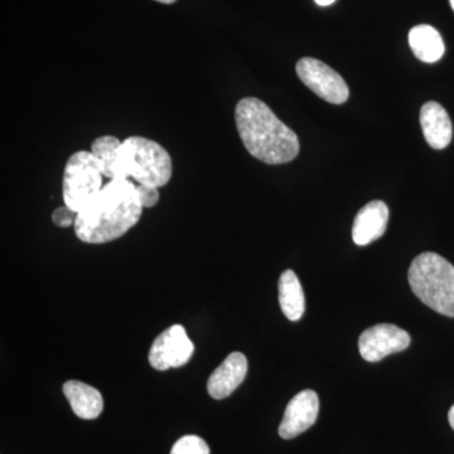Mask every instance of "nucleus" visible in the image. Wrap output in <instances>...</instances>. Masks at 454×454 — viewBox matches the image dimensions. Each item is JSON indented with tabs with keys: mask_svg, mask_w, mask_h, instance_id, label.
<instances>
[{
	"mask_svg": "<svg viewBox=\"0 0 454 454\" xmlns=\"http://www.w3.org/2000/svg\"><path fill=\"white\" fill-rule=\"evenodd\" d=\"M142 211L136 184L129 179H112L77 214L74 232L83 243H110L136 226Z\"/></svg>",
	"mask_w": 454,
	"mask_h": 454,
	"instance_id": "1",
	"label": "nucleus"
},
{
	"mask_svg": "<svg viewBox=\"0 0 454 454\" xmlns=\"http://www.w3.org/2000/svg\"><path fill=\"white\" fill-rule=\"evenodd\" d=\"M235 121L245 148L262 162L286 164L300 153L297 134L259 98H245L239 101Z\"/></svg>",
	"mask_w": 454,
	"mask_h": 454,
	"instance_id": "2",
	"label": "nucleus"
},
{
	"mask_svg": "<svg viewBox=\"0 0 454 454\" xmlns=\"http://www.w3.org/2000/svg\"><path fill=\"white\" fill-rule=\"evenodd\" d=\"M172 158L160 143L129 137L121 143L113 179L133 178L138 184L163 187L172 177Z\"/></svg>",
	"mask_w": 454,
	"mask_h": 454,
	"instance_id": "3",
	"label": "nucleus"
},
{
	"mask_svg": "<svg viewBox=\"0 0 454 454\" xmlns=\"http://www.w3.org/2000/svg\"><path fill=\"white\" fill-rule=\"evenodd\" d=\"M408 279L426 306L454 318V267L448 260L435 253L420 254L409 268Z\"/></svg>",
	"mask_w": 454,
	"mask_h": 454,
	"instance_id": "4",
	"label": "nucleus"
},
{
	"mask_svg": "<svg viewBox=\"0 0 454 454\" xmlns=\"http://www.w3.org/2000/svg\"><path fill=\"white\" fill-rule=\"evenodd\" d=\"M103 177L92 152L80 151L71 155L65 167L62 184L65 206L79 214L103 190Z\"/></svg>",
	"mask_w": 454,
	"mask_h": 454,
	"instance_id": "5",
	"label": "nucleus"
},
{
	"mask_svg": "<svg viewBox=\"0 0 454 454\" xmlns=\"http://www.w3.org/2000/svg\"><path fill=\"white\" fill-rule=\"evenodd\" d=\"M301 82L327 103L340 106L346 103L349 97L348 83L339 73L312 57H304L295 66Z\"/></svg>",
	"mask_w": 454,
	"mask_h": 454,
	"instance_id": "6",
	"label": "nucleus"
},
{
	"mask_svg": "<svg viewBox=\"0 0 454 454\" xmlns=\"http://www.w3.org/2000/svg\"><path fill=\"white\" fill-rule=\"evenodd\" d=\"M195 346L188 339L186 330L175 325L155 339L149 351V364L155 370L166 372L170 367L186 365L192 357Z\"/></svg>",
	"mask_w": 454,
	"mask_h": 454,
	"instance_id": "7",
	"label": "nucleus"
},
{
	"mask_svg": "<svg viewBox=\"0 0 454 454\" xmlns=\"http://www.w3.org/2000/svg\"><path fill=\"white\" fill-rule=\"evenodd\" d=\"M411 334L395 325L380 324L367 328L358 339L361 356L369 363H378L411 346Z\"/></svg>",
	"mask_w": 454,
	"mask_h": 454,
	"instance_id": "8",
	"label": "nucleus"
},
{
	"mask_svg": "<svg viewBox=\"0 0 454 454\" xmlns=\"http://www.w3.org/2000/svg\"><path fill=\"white\" fill-rule=\"evenodd\" d=\"M319 413V399L316 391L303 390L286 405L279 435L283 439L298 437L316 423Z\"/></svg>",
	"mask_w": 454,
	"mask_h": 454,
	"instance_id": "9",
	"label": "nucleus"
},
{
	"mask_svg": "<svg viewBox=\"0 0 454 454\" xmlns=\"http://www.w3.org/2000/svg\"><path fill=\"white\" fill-rule=\"evenodd\" d=\"M247 373V360L241 352H232L223 360L207 381L208 394L221 400L231 395L244 381Z\"/></svg>",
	"mask_w": 454,
	"mask_h": 454,
	"instance_id": "10",
	"label": "nucleus"
},
{
	"mask_svg": "<svg viewBox=\"0 0 454 454\" xmlns=\"http://www.w3.org/2000/svg\"><path fill=\"white\" fill-rule=\"evenodd\" d=\"M389 208L382 201H372L357 212L352 226L354 243L365 247L378 240L387 231Z\"/></svg>",
	"mask_w": 454,
	"mask_h": 454,
	"instance_id": "11",
	"label": "nucleus"
},
{
	"mask_svg": "<svg viewBox=\"0 0 454 454\" xmlns=\"http://www.w3.org/2000/svg\"><path fill=\"white\" fill-rule=\"evenodd\" d=\"M424 138L433 149H444L452 142L453 127L450 115L441 104L429 101L420 110Z\"/></svg>",
	"mask_w": 454,
	"mask_h": 454,
	"instance_id": "12",
	"label": "nucleus"
},
{
	"mask_svg": "<svg viewBox=\"0 0 454 454\" xmlns=\"http://www.w3.org/2000/svg\"><path fill=\"white\" fill-rule=\"evenodd\" d=\"M64 394L74 413L82 419H97L103 411L104 400L100 391L85 382L76 380L66 382Z\"/></svg>",
	"mask_w": 454,
	"mask_h": 454,
	"instance_id": "13",
	"label": "nucleus"
},
{
	"mask_svg": "<svg viewBox=\"0 0 454 454\" xmlns=\"http://www.w3.org/2000/svg\"><path fill=\"white\" fill-rule=\"evenodd\" d=\"M409 46L414 56L427 64H434L444 55L443 38L434 27L415 26L409 32Z\"/></svg>",
	"mask_w": 454,
	"mask_h": 454,
	"instance_id": "14",
	"label": "nucleus"
},
{
	"mask_svg": "<svg viewBox=\"0 0 454 454\" xmlns=\"http://www.w3.org/2000/svg\"><path fill=\"white\" fill-rule=\"evenodd\" d=\"M279 303L289 321L297 322L303 317L306 298L300 279L293 270L284 271L279 278Z\"/></svg>",
	"mask_w": 454,
	"mask_h": 454,
	"instance_id": "15",
	"label": "nucleus"
},
{
	"mask_svg": "<svg viewBox=\"0 0 454 454\" xmlns=\"http://www.w3.org/2000/svg\"><path fill=\"white\" fill-rule=\"evenodd\" d=\"M121 140L112 136H104L95 139L91 145L92 154L97 157L98 166L104 177L110 181L114 176V167L118 160L119 149H121Z\"/></svg>",
	"mask_w": 454,
	"mask_h": 454,
	"instance_id": "16",
	"label": "nucleus"
},
{
	"mask_svg": "<svg viewBox=\"0 0 454 454\" xmlns=\"http://www.w3.org/2000/svg\"><path fill=\"white\" fill-rule=\"evenodd\" d=\"M170 454H210V448L197 435H184L176 442Z\"/></svg>",
	"mask_w": 454,
	"mask_h": 454,
	"instance_id": "17",
	"label": "nucleus"
},
{
	"mask_svg": "<svg viewBox=\"0 0 454 454\" xmlns=\"http://www.w3.org/2000/svg\"><path fill=\"white\" fill-rule=\"evenodd\" d=\"M137 193H138L139 202L143 208L154 207L158 201H160V192H158L157 187L138 184L137 186Z\"/></svg>",
	"mask_w": 454,
	"mask_h": 454,
	"instance_id": "18",
	"label": "nucleus"
},
{
	"mask_svg": "<svg viewBox=\"0 0 454 454\" xmlns=\"http://www.w3.org/2000/svg\"><path fill=\"white\" fill-rule=\"evenodd\" d=\"M77 212L71 210L67 206H62V207L56 208L52 214V221L56 226L59 227H68L74 225L76 221Z\"/></svg>",
	"mask_w": 454,
	"mask_h": 454,
	"instance_id": "19",
	"label": "nucleus"
},
{
	"mask_svg": "<svg viewBox=\"0 0 454 454\" xmlns=\"http://www.w3.org/2000/svg\"><path fill=\"white\" fill-rule=\"evenodd\" d=\"M315 2L321 7H328V5L333 4L336 0H315Z\"/></svg>",
	"mask_w": 454,
	"mask_h": 454,
	"instance_id": "20",
	"label": "nucleus"
},
{
	"mask_svg": "<svg viewBox=\"0 0 454 454\" xmlns=\"http://www.w3.org/2000/svg\"><path fill=\"white\" fill-rule=\"evenodd\" d=\"M448 420H450V427H452L454 430V405L450 409V413H448Z\"/></svg>",
	"mask_w": 454,
	"mask_h": 454,
	"instance_id": "21",
	"label": "nucleus"
},
{
	"mask_svg": "<svg viewBox=\"0 0 454 454\" xmlns=\"http://www.w3.org/2000/svg\"><path fill=\"white\" fill-rule=\"evenodd\" d=\"M155 2L163 3V4H173V3L177 2V0H155Z\"/></svg>",
	"mask_w": 454,
	"mask_h": 454,
	"instance_id": "22",
	"label": "nucleus"
},
{
	"mask_svg": "<svg viewBox=\"0 0 454 454\" xmlns=\"http://www.w3.org/2000/svg\"><path fill=\"white\" fill-rule=\"evenodd\" d=\"M450 7H452L453 11H454V0H450Z\"/></svg>",
	"mask_w": 454,
	"mask_h": 454,
	"instance_id": "23",
	"label": "nucleus"
}]
</instances>
